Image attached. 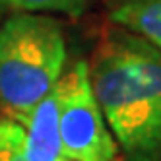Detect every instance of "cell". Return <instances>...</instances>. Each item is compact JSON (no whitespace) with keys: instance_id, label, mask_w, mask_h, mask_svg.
<instances>
[{"instance_id":"obj_1","label":"cell","mask_w":161,"mask_h":161,"mask_svg":"<svg viewBox=\"0 0 161 161\" xmlns=\"http://www.w3.org/2000/svg\"><path fill=\"white\" fill-rule=\"evenodd\" d=\"M89 80L126 161H161V54L128 31L101 43Z\"/></svg>"},{"instance_id":"obj_2","label":"cell","mask_w":161,"mask_h":161,"mask_svg":"<svg viewBox=\"0 0 161 161\" xmlns=\"http://www.w3.org/2000/svg\"><path fill=\"white\" fill-rule=\"evenodd\" d=\"M66 43L47 14L18 12L0 27V105L19 120L56 87L64 74Z\"/></svg>"},{"instance_id":"obj_3","label":"cell","mask_w":161,"mask_h":161,"mask_svg":"<svg viewBox=\"0 0 161 161\" xmlns=\"http://www.w3.org/2000/svg\"><path fill=\"white\" fill-rule=\"evenodd\" d=\"M56 89L62 155L70 161H120V149L95 99L86 60H76Z\"/></svg>"},{"instance_id":"obj_4","label":"cell","mask_w":161,"mask_h":161,"mask_svg":"<svg viewBox=\"0 0 161 161\" xmlns=\"http://www.w3.org/2000/svg\"><path fill=\"white\" fill-rule=\"evenodd\" d=\"M16 122H19L24 128L25 161L64 159L58 128V89L56 87Z\"/></svg>"},{"instance_id":"obj_5","label":"cell","mask_w":161,"mask_h":161,"mask_svg":"<svg viewBox=\"0 0 161 161\" xmlns=\"http://www.w3.org/2000/svg\"><path fill=\"white\" fill-rule=\"evenodd\" d=\"M111 21L142 37L161 54V0H119L111 10Z\"/></svg>"},{"instance_id":"obj_6","label":"cell","mask_w":161,"mask_h":161,"mask_svg":"<svg viewBox=\"0 0 161 161\" xmlns=\"http://www.w3.org/2000/svg\"><path fill=\"white\" fill-rule=\"evenodd\" d=\"M14 12L27 14H64L70 18H80L89 0H2Z\"/></svg>"},{"instance_id":"obj_7","label":"cell","mask_w":161,"mask_h":161,"mask_svg":"<svg viewBox=\"0 0 161 161\" xmlns=\"http://www.w3.org/2000/svg\"><path fill=\"white\" fill-rule=\"evenodd\" d=\"M0 161H25L24 128L14 119L0 120ZM70 161V159H62Z\"/></svg>"}]
</instances>
